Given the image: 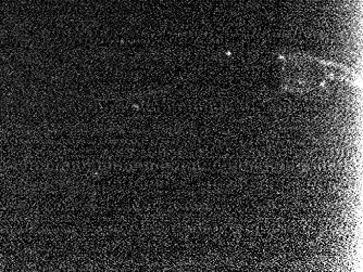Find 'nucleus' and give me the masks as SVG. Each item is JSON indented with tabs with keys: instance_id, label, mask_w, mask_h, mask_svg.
<instances>
[{
	"instance_id": "1",
	"label": "nucleus",
	"mask_w": 363,
	"mask_h": 272,
	"mask_svg": "<svg viewBox=\"0 0 363 272\" xmlns=\"http://www.w3.org/2000/svg\"><path fill=\"white\" fill-rule=\"evenodd\" d=\"M282 59L283 88L287 91L308 93L325 89L328 84L346 82L354 77L347 67L307 56H286Z\"/></svg>"
}]
</instances>
